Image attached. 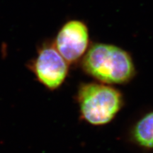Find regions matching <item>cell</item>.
Wrapping results in <instances>:
<instances>
[{
    "instance_id": "6da1fadb",
    "label": "cell",
    "mask_w": 153,
    "mask_h": 153,
    "mask_svg": "<svg viewBox=\"0 0 153 153\" xmlns=\"http://www.w3.org/2000/svg\"><path fill=\"white\" fill-rule=\"evenodd\" d=\"M80 62L86 74L106 85H123L135 75V67L130 53L112 44H91Z\"/></svg>"
},
{
    "instance_id": "3957f363",
    "label": "cell",
    "mask_w": 153,
    "mask_h": 153,
    "mask_svg": "<svg viewBox=\"0 0 153 153\" xmlns=\"http://www.w3.org/2000/svg\"><path fill=\"white\" fill-rule=\"evenodd\" d=\"M69 65L53 41H45L38 47L36 56L28 62L27 67L40 84L48 90L54 91L68 77Z\"/></svg>"
},
{
    "instance_id": "5b68a950",
    "label": "cell",
    "mask_w": 153,
    "mask_h": 153,
    "mask_svg": "<svg viewBox=\"0 0 153 153\" xmlns=\"http://www.w3.org/2000/svg\"><path fill=\"white\" fill-rule=\"evenodd\" d=\"M131 137L141 148L153 149V111L137 122L132 130Z\"/></svg>"
},
{
    "instance_id": "277c9868",
    "label": "cell",
    "mask_w": 153,
    "mask_h": 153,
    "mask_svg": "<svg viewBox=\"0 0 153 153\" xmlns=\"http://www.w3.org/2000/svg\"><path fill=\"white\" fill-rule=\"evenodd\" d=\"M53 43L70 65L76 64L81 61L91 45L89 28L79 19L69 20L61 26Z\"/></svg>"
},
{
    "instance_id": "7a4b0ae2",
    "label": "cell",
    "mask_w": 153,
    "mask_h": 153,
    "mask_svg": "<svg viewBox=\"0 0 153 153\" xmlns=\"http://www.w3.org/2000/svg\"><path fill=\"white\" fill-rule=\"evenodd\" d=\"M80 117L93 126H104L116 117L123 105L121 93L101 82L79 85L76 94Z\"/></svg>"
}]
</instances>
